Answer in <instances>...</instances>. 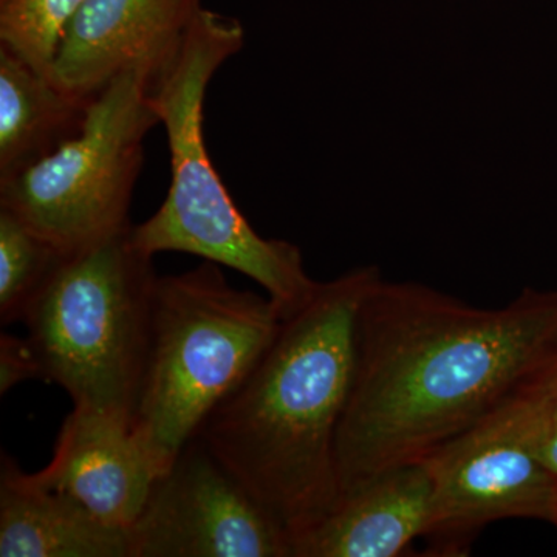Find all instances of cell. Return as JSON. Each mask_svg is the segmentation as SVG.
<instances>
[{
  "label": "cell",
  "mask_w": 557,
  "mask_h": 557,
  "mask_svg": "<svg viewBox=\"0 0 557 557\" xmlns=\"http://www.w3.org/2000/svg\"><path fill=\"white\" fill-rule=\"evenodd\" d=\"M557 372V292L479 309L379 278L362 300L357 364L336 437L341 496L435 449Z\"/></svg>",
  "instance_id": "obj_1"
},
{
  "label": "cell",
  "mask_w": 557,
  "mask_h": 557,
  "mask_svg": "<svg viewBox=\"0 0 557 557\" xmlns=\"http://www.w3.org/2000/svg\"><path fill=\"white\" fill-rule=\"evenodd\" d=\"M381 277L379 267H358L319 282L197 434L292 541L338 505L336 437L354 384L358 313Z\"/></svg>",
  "instance_id": "obj_2"
},
{
  "label": "cell",
  "mask_w": 557,
  "mask_h": 557,
  "mask_svg": "<svg viewBox=\"0 0 557 557\" xmlns=\"http://www.w3.org/2000/svg\"><path fill=\"white\" fill-rule=\"evenodd\" d=\"M236 17L201 9L178 53L149 84V100L166 131L171 185L159 211L134 225V237L150 256L174 251L239 271L265 289L282 319L313 298L302 252L287 240L259 236L242 214L212 164L205 139L209 83L244 49Z\"/></svg>",
  "instance_id": "obj_3"
},
{
  "label": "cell",
  "mask_w": 557,
  "mask_h": 557,
  "mask_svg": "<svg viewBox=\"0 0 557 557\" xmlns=\"http://www.w3.org/2000/svg\"><path fill=\"white\" fill-rule=\"evenodd\" d=\"M134 225L64 255L22 321L40 380L73 408L132 426L148 359L157 274Z\"/></svg>",
  "instance_id": "obj_4"
},
{
  "label": "cell",
  "mask_w": 557,
  "mask_h": 557,
  "mask_svg": "<svg viewBox=\"0 0 557 557\" xmlns=\"http://www.w3.org/2000/svg\"><path fill=\"white\" fill-rule=\"evenodd\" d=\"M281 324L269 296L233 287L218 263L157 278L132 431L160 474L255 368Z\"/></svg>",
  "instance_id": "obj_5"
},
{
  "label": "cell",
  "mask_w": 557,
  "mask_h": 557,
  "mask_svg": "<svg viewBox=\"0 0 557 557\" xmlns=\"http://www.w3.org/2000/svg\"><path fill=\"white\" fill-rule=\"evenodd\" d=\"M149 84L148 73L139 70L113 79L90 102L75 137L0 180V207L64 255L131 225L145 138L160 124L150 104Z\"/></svg>",
  "instance_id": "obj_6"
},
{
  "label": "cell",
  "mask_w": 557,
  "mask_h": 557,
  "mask_svg": "<svg viewBox=\"0 0 557 557\" xmlns=\"http://www.w3.org/2000/svg\"><path fill=\"white\" fill-rule=\"evenodd\" d=\"M541 387L424 458L432 482L431 555H467L480 531L498 520L553 523L557 475L542 458Z\"/></svg>",
  "instance_id": "obj_7"
},
{
  "label": "cell",
  "mask_w": 557,
  "mask_h": 557,
  "mask_svg": "<svg viewBox=\"0 0 557 557\" xmlns=\"http://www.w3.org/2000/svg\"><path fill=\"white\" fill-rule=\"evenodd\" d=\"M132 557H292V539L199 437L153 483Z\"/></svg>",
  "instance_id": "obj_8"
},
{
  "label": "cell",
  "mask_w": 557,
  "mask_h": 557,
  "mask_svg": "<svg viewBox=\"0 0 557 557\" xmlns=\"http://www.w3.org/2000/svg\"><path fill=\"white\" fill-rule=\"evenodd\" d=\"M201 9L200 0H84L50 79L89 102L132 70L152 81L174 60Z\"/></svg>",
  "instance_id": "obj_9"
},
{
  "label": "cell",
  "mask_w": 557,
  "mask_h": 557,
  "mask_svg": "<svg viewBox=\"0 0 557 557\" xmlns=\"http://www.w3.org/2000/svg\"><path fill=\"white\" fill-rule=\"evenodd\" d=\"M32 475L106 523L131 530L160 472L129 423L73 408L62 424L49 467Z\"/></svg>",
  "instance_id": "obj_10"
},
{
  "label": "cell",
  "mask_w": 557,
  "mask_h": 557,
  "mask_svg": "<svg viewBox=\"0 0 557 557\" xmlns=\"http://www.w3.org/2000/svg\"><path fill=\"white\" fill-rule=\"evenodd\" d=\"M432 482L423 461L381 472L341 496L317 525L292 541V557H397L426 539Z\"/></svg>",
  "instance_id": "obj_11"
},
{
  "label": "cell",
  "mask_w": 557,
  "mask_h": 557,
  "mask_svg": "<svg viewBox=\"0 0 557 557\" xmlns=\"http://www.w3.org/2000/svg\"><path fill=\"white\" fill-rule=\"evenodd\" d=\"M0 556L132 557L131 531L106 523L72 497L40 485L2 454Z\"/></svg>",
  "instance_id": "obj_12"
},
{
  "label": "cell",
  "mask_w": 557,
  "mask_h": 557,
  "mask_svg": "<svg viewBox=\"0 0 557 557\" xmlns=\"http://www.w3.org/2000/svg\"><path fill=\"white\" fill-rule=\"evenodd\" d=\"M90 102L60 89L0 46V180L75 137L83 129Z\"/></svg>",
  "instance_id": "obj_13"
},
{
  "label": "cell",
  "mask_w": 557,
  "mask_h": 557,
  "mask_svg": "<svg viewBox=\"0 0 557 557\" xmlns=\"http://www.w3.org/2000/svg\"><path fill=\"white\" fill-rule=\"evenodd\" d=\"M64 252L0 207V319L22 321Z\"/></svg>",
  "instance_id": "obj_14"
},
{
  "label": "cell",
  "mask_w": 557,
  "mask_h": 557,
  "mask_svg": "<svg viewBox=\"0 0 557 557\" xmlns=\"http://www.w3.org/2000/svg\"><path fill=\"white\" fill-rule=\"evenodd\" d=\"M84 0H0V46L50 78L62 39Z\"/></svg>",
  "instance_id": "obj_15"
},
{
  "label": "cell",
  "mask_w": 557,
  "mask_h": 557,
  "mask_svg": "<svg viewBox=\"0 0 557 557\" xmlns=\"http://www.w3.org/2000/svg\"><path fill=\"white\" fill-rule=\"evenodd\" d=\"M40 380L38 358L27 338L2 333L0 336V392L7 394L27 380Z\"/></svg>",
  "instance_id": "obj_16"
},
{
  "label": "cell",
  "mask_w": 557,
  "mask_h": 557,
  "mask_svg": "<svg viewBox=\"0 0 557 557\" xmlns=\"http://www.w3.org/2000/svg\"><path fill=\"white\" fill-rule=\"evenodd\" d=\"M541 405L542 458L557 475V372L539 388Z\"/></svg>",
  "instance_id": "obj_17"
},
{
  "label": "cell",
  "mask_w": 557,
  "mask_h": 557,
  "mask_svg": "<svg viewBox=\"0 0 557 557\" xmlns=\"http://www.w3.org/2000/svg\"><path fill=\"white\" fill-rule=\"evenodd\" d=\"M553 525H555L557 528V502H556L555 519H553Z\"/></svg>",
  "instance_id": "obj_18"
}]
</instances>
